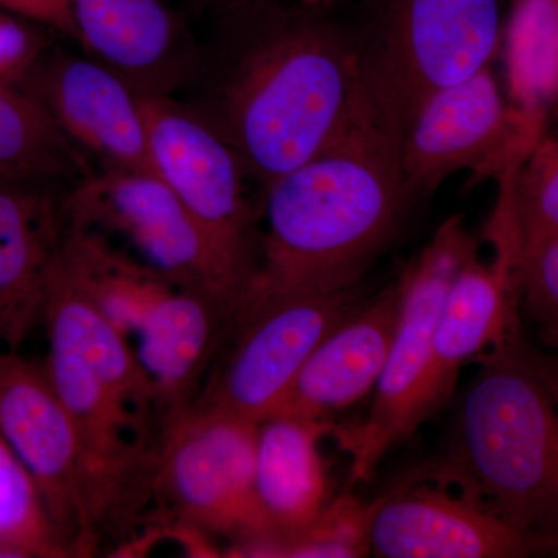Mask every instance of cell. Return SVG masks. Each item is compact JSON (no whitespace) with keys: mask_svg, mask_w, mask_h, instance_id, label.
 Segmentation results:
<instances>
[{"mask_svg":"<svg viewBox=\"0 0 558 558\" xmlns=\"http://www.w3.org/2000/svg\"><path fill=\"white\" fill-rule=\"evenodd\" d=\"M20 87L94 170L154 172L142 98L106 65L86 53L49 49Z\"/></svg>","mask_w":558,"mask_h":558,"instance_id":"obj_14","label":"cell"},{"mask_svg":"<svg viewBox=\"0 0 558 558\" xmlns=\"http://www.w3.org/2000/svg\"><path fill=\"white\" fill-rule=\"evenodd\" d=\"M400 314L399 279L341 318L304 363L277 413L329 421L376 388Z\"/></svg>","mask_w":558,"mask_h":558,"instance_id":"obj_19","label":"cell"},{"mask_svg":"<svg viewBox=\"0 0 558 558\" xmlns=\"http://www.w3.org/2000/svg\"><path fill=\"white\" fill-rule=\"evenodd\" d=\"M43 323L50 348L72 352L132 407L163 422L156 392L128 337L81 292L58 259L51 271Z\"/></svg>","mask_w":558,"mask_h":558,"instance_id":"obj_21","label":"cell"},{"mask_svg":"<svg viewBox=\"0 0 558 558\" xmlns=\"http://www.w3.org/2000/svg\"><path fill=\"white\" fill-rule=\"evenodd\" d=\"M196 9L209 11L218 16L220 13L245 5V3L255 2V0H190Z\"/></svg>","mask_w":558,"mask_h":558,"instance_id":"obj_31","label":"cell"},{"mask_svg":"<svg viewBox=\"0 0 558 558\" xmlns=\"http://www.w3.org/2000/svg\"><path fill=\"white\" fill-rule=\"evenodd\" d=\"M0 438L35 480L70 557L98 553L75 425L44 365L14 351L0 355Z\"/></svg>","mask_w":558,"mask_h":558,"instance_id":"obj_12","label":"cell"},{"mask_svg":"<svg viewBox=\"0 0 558 558\" xmlns=\"http://www.w3.org/2000/svg\"><path fill=\"white\" fill-rule=\"evenodd\" d=\"M515 267L497 256L483 263L473 252L451 281L433 336L427 373L414 409V428L435 416L457 392L461 369L513 330L521 329Z\"/></svg>","mask_w":558,"mask_h":558,"instance_id":"obj_16","label":"cell"},{"mask_svg":"<svg viewBox=\"0 0 558 558\" xmlns=\"http://www.w3.org/2000/svg\"><path fill=\"white\" fill-rule=\"evenodd\" d=\"M44 368L75 425L92 532L98 546L121 538L156 498L163 424L102 384L72 352L50 348Z\"/></svg>","mask_w":558,"mask_h":558,"instance_id":"obj_6","label":"cell"},{"mask_svg":"<svg viewBox=\"0 0 558 558\" xmlns=\"http://www.w3.org/2000/svg\"><path fill=\"white\" fill-rule=\"evenodd\" d=\"M69 38L143 95L175 97L202 53L167 0H68Z\"/></svg>","mask_w":558,"mask_h":558,"instance_id":"obj_15","label":"cell"},{"mask_svg":"<svg viewBox=\"0 0 558 558\" xmlns=\"http://www.w3.org/2000/svg\"><path fill=\"white\" fill-rule=\"evenodd\" d=\"M189 101L240 156L253 182H271L341 137L360 113L351 25L293 0H255L218 14Z\"/></svg>","mask_w":558,"mask_h":558,"instance_id":"obj_1","label":"cell"},{"mask_svg":"<svg viewBox=\"0 0 558 558\" xmlns=\"http://www.w3.org/2000/svg\"><path fill=\"white\" fill-rule=\"evenodd\" d=\"M70 222L121 240L124 250L179 289L233 301L253 277L242 270L154 172L94 170L68 194Z\"/></svg>","mask_w":558,"mask_h":558,"instance_id":"obj_5","label":"cell"},{"mask_svg":"<svg viewBox=\"0 0 558 558\" xmlns=\"http://www.w3.org/2000/svg\"><path fill=\"white\" fill-rule=\"evenodd\" d=\"M454 487V486H453ZM451 484L418 475L368 502L366 542L380 558H523L532 539Z\"/></svg>","mask_w":558,"mask_h":558,"instance_id":"obj_13","label":"cell"},{"mask_svg":"<svg viewBox=\"0 0 558 558\" xmlns=\"http://www.w3.org/2000/svg\"><path fill=\"white\" fill-rule=\"evenodd\" d=\"M68 558L35 480L0 438V558Z\"/></svg>","mask_w":558,"mask_h":558,"instance_id":"obj_26","label":"cell"},{"mask_svg":"<svg viewBox=\"0 0 558 558\" xmlns=\"http://www.w3.org/2000/svg\"><path fill=\"white\" fill-rule=\"evenodd\" d=\"M535 357L558 402V352L554 355H543L535 351Z\"/></svg>","mask_w":558,"mask_h":558,"instance_id":"obj_30","label":"cell"},{"mask_svg":"<svg viewBox=\"0 0 558 558\" xmlns=\"http://www.w3.org/2000/svg\"><path fill=\"white\" fill-rule=\"evenodd\" d=\"M296 2L312 7V9L332 11L336 7H339L340 3L347 2V0H296Z\"/></svg>","mask_w":558,"mask_h":558,"instance_id":"obj_33","label":"cell"},{"mask_svg":"<svg viewBox=\"0 0 558 558\" xmlns=\"http://www.w3.org/2000/svg\"><path fill=\"white\" fill-rule=\"evenodd\" d=\"M411 201L399 143L360 112L329 148L264 189L259 266L242 304L359 288Z\"/></svg>","mask_w":558,"mask_h":558,"instance_id":"obj_2","label":"cell"},{"mask_svg":"<svg viewBox=\"0 0 558 558\" xmlns=\"http://www.w3.org/2000/svg\"><path fill=\"white\" fill-rule=\"evenodd\" d=\"M332 428L329 421L289 413L271 414L256 425V498L274 537L256 546L255 557L269 556L275 543L311 526L329 505L319 440Z\"/></svg>","mask_w":558,"mask_h":558,"instance_id":"obj_20","label":"cell"},{"mask_svg":"<svg viewBox=\"0 0 558 558\" xmlns=\"http://www.w3.org/2000/svg\"><path fill=\"white\" fill-rule=\"evenodd\" d=\"M236 312L238 304L222 296L174 288L140 326L135 354L156 392L163 425L199 396Z\"/></svg>","mask_w":558,"mask_h":558,"instance_id":"obj_18","label":"cell"},{"mask_svg":"<svg viewBox=\"0 0 558 558\" xmlns=\"http://www.w3.org/2000/svg\"><path fill=\"white\" fill-rule=\"evenodd\" d=\"M351 25L360 110L400 145L432 95L487 69L505 28L506 0H360Z\"/></svg>","mask_w":558,"mask_h":558,"instance_id":"obj_4","label":"cell"},{"mask_svg":"<svg viewBox=\"0 0 558 558\" xmlns=\"http://www.w3.org/2000/svg\"><path fill=\"white\" fill-rule=\"evenodd\" d=\"M508 70L519 108L542 117L558 94V0H512Z\"/></svg>","mask_w":558,"mask_h":558,"instance_id":"obj_24","label":"cell"},{"mask_svg":"<svg viewBox=\"0 0 558 558\" xmlns=\"http://www.w3.org/2000/svg\"><path fill=\"white\" fill-rule=\"evenodd\" d=\"M508 186L495 234L509 241L519 258L524 248L558 236V138L537 140Z\"/></svg>","mask_w":558,"mask_h":558,"instance_id":"obj_25","label":"cell"},{"mask_svg":"<svg viewBox=\"0 0 558 558\" xmlns=\"http://www.w3.org/2000/svg\"><path fill=\"white\" fill-rule=\"evenodd\" d=\"M140 98L154 174L255 281L260 230L240 156L189 102L165 95Z\"/></svg>","mask_w":558,"mask_h":558,"instance_id":"obj_11","label":"cell"},{"mask_svg":"<svg viewBox=\"0 0 558 558\" xmlns=\"http://www.w3.org/2000/svg\"><path fill=\"white\" fill-rule=\"evenodd\" d=\"M532 546H534V556L558 557V535L532 538Z\"/></svg>","mask_w":558,"mask_h":558,"instance_id":"obj_32","label":"cell"},{"mask_svg":"<svg viewBox=\"0 0 558 558\" xmlns=\"http://www.w3.org/2000/svg\"><path fill=\"white\" fill-rule=\"evenodd\" d=\"M49 49L32 21L0 9V86L20 87Z\"/></svg>","mask_w":558,"mask_h":558,"instance_id":"obj_29","label":"cell"},{"mask_svg":"<svg viewBox=\"0 0 558 558\" xmlns=\"http://www.w3.org/2000/svg\"><path fill=\"white\" fill-rule=\"evenodd\" d=\"M538 121L509 105L490 68L432 95L400 138L407 189L427 196L458 171L510 178L537 143Z\"/></svg>","mask_w":558,"mask_h":558,"instance_id":"obj_10","label":"cell"},{"mask_svg":"<svg viewBox=\"0 0 558 558\" xmlns=\"http://www.w3.org/2000/svg\"><path fill=\"white\" fill-rule=\"evenodd\" d=\"M70 189L0 178V343L11 351L43 322L69 226Z\"/></svg>","mask_w":558,"mask_h":558,"instance_id":"obj_17","label":"cell"},{"mask_svg":"<svg viewBox=\"0 0 558 558\" xmlns=\"http://www.w3.org/2000/svg\"><path fill=\"white\" fill-rule=\"evenodd\" d=\"M439 462L421 475L480 499L529 537L558 535V402L513 330L478 357Z\"/></svg>","mask_w":558,"mask_h":558,"instance_id":"obj_3","label":"cell"},{"mask_svg":"<svg viewBox=\"0 0 558 558\" xmlns=\"http://www.w3.org/2000/svg\"><path fill=\"white\" fill-rule=\"evenodd\" d=\"M256 425L193 407L161 429L156 497L180 523L231 542V556L274 534L255 488Z\"/></svg>","mask_w":558,"mask_h":558,"instance_id":"obj_8","label":"cell"},{"mask_svg":"<svg viewBox=\"0 0 558 558\" xmlns=\"http://www.w3.org/2000/svg\"><path fill=\"white\" fill-rule=\"evenodd\" d=\"M362 300L355 288L242 304L219 351L226 355L191 407L259 424L281 409L319 341Z\"/></svg>","mask_w":558,"mask_h":558,"instance_id":"obj_7","label":"cell"},{"mask_svg":"<svg viewBox=\"0 0 558 558\" xmlns=\"http://www.w3.org/2000/svg\"><path fill=\"white\" fill-rule=\"evenodd\" d=\"M366 502L352 495L330 499L317 520L292 537L275 543L267 557L359 558L369 556Z\"/></svg>","mask_w":558,"mask_h":558,"instance_id":"obj_27","label":"cell"},{"mask_svg":"<svg viewBox=\"0 0 558 558\" xmlns=\"http://www.w3.org/2000/svg\"><path fill=\"white\" fill-rule=\"evenodd\" d=\"M520 307L543 343L558 352V236L524 248L515 264Z\"/></svg>","mask_w":558,"mask_h":558,"instance_id":"obj_28","label":"cell"},{"mask_svg":"<svg viewBox=\"0 0 558 558\" xmlns=\"http://www.w3.org/2000/svg\"><path fill=\"white\" fill-rule=\"evenodd\" d=\"M464 219L442 223L421 255L400 274V314L368 416L341 432V447L351 454V480L368 481L381 459L416 432L414 409L427 373L440 307L464 260L476 252Z\"/></svg>","mask_w":558,"mask_h":558,"instance_id":"obj_9","label":"cell"},{"mask_svg":"<svg viewBox=\"0 0 558 558\" xmlns=\"http://www.w3.org/2000/svg\"><path fill=\"white\" fill-rule=\"evenodd\" d=\"M58 264L124 337H135L157 301L175 288L105 234L70 219Z\"/></svg>","mask_w":558,"mask_h":558,"instance_id":"obj_22","label":"cell"},{"mask_svg":"<svg viewBox=\"0 0 558 558\" xmlns=\"http://www.w3.org/2000/svg\"><path fill=\"white\" fill-rule=\"evenodd\" d=\"M92 171L38 100L0 86V178L73 186Z\"/></svg>","mask_w":558,"mask_h":558,"instance_id":"obj_23","label":"cell"}]
</instances>
